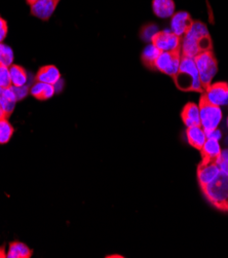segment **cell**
I'll return each instance as SVG.
<instances>
[{
  "instance_id": "cell-3",
  "label": "cell",
  "mask_w": 228,
  "mask_h": 258,
  "mask_svg": "<svg viewBox=\"0 0 228 258\" xmlns=\"http://www.w3.org/2000/svg\"><path fill=\"white\" fill-rule=\"evenodd\" d=\"M209 36V31L205 24L192 22L189 30L181 40V56L194 58L200 53L199 41L201 38Z\"/></svg>"
},
{
  "instance_id": "cell-18",
  "label": "cell",
  "mask_w": 228,
  "mask_h": 258,
  "mask_svg": "<svg viewBox=\"0 0 228 258\" xmlns=\"http://www.w3.org/2000/svg\"><path fill=\"white\" fill-rule=\"evenodd\" d=\"M55 92V86L41 82H36L30 89V94L37 100H47L52 98Z\"/></svg>"
},
{
  "instance_id": "cell-11",
  "label": "cell",
  "mask_w": 228,
  "mask_h": 258,
  "mask_svg": "<svg viewBox=\"0 0 228 258\" xmlns=\"http://www.w3.org/2000/svg\"><path fill=\"white\" fill-rule=\"evenodd\" d=\"M60 0H37L31 6V14L36 18L46 21L52 17Z\"/></svg>"
},
{
  "instance_id": "cell-14",
  "label": "cell",
  "mask_w": 228,
  "mask_h": 258,
  "mask_svg": "<svg viewBox=\"0 0 228 258\" xmlns=\"http://www.w3.org/2000/svg\"><path fill=\"white\" fill-rule=\"evenodd\" d=\"M186 136H187L188 143L192 147L198 150L202 148V146H204V144L208 139L207 133L205 132L204 128L201 127V125L188 126L186 131Z\"/></svg>"
},
{
  "instance_id": "cell-1",
  "label": "cell",
  "mask_w": 228,
  "mask_h": 258,
  "mask_svg": "<svg viewBox=\"0 0 228 258\" xmlns=\"http://www.w3.org/2000/svg\"><path fill=\"white\" fill-rule=\"evenodd\" d=\"M176 86L182 91L204 92L194 58L181 56L179 71L174 77Z\"/></svg>"
},
{
  "instance_id": "cell-33",
  "label": "cell",
  "mask_w": 228,
  "mask_h": 258,
  "mask_svg": "<svg viewBox=\"0 0 228 258\" xmlns=\"http://www.w3.org/2000/svg\"><path fill=\"white\" fill-rule=\"evenodd\" d=\"M107 257H118V258H121L123 256H121V255H110V256H107Z\"/></svg>"
},
{
  "instance_id": "cell-21",
  "label": "cell",
  "mask_w": 228,
  "mask_h": 258,
  "mask_svg": "<svg viewBox=\"0 0 228 258\" xmlns=\"http://www.w3.org/2000/svg\"><path fill=\"white\" fill-rule=\"evenodd\" d=\"M161 54V50L154 44H148L142 54V62L148 68H156V62Z\"/></svg>"
},
{
  "instance_id": "cell-30",
  "label": "cell",
  "mask_w": 228,
  "mask_h": 258,
  "mask_svg": "<svg viewBox=\"0 0 228 258\" xmlns=\"http://www.w3.org/2000/svg\"><path fill=\"white\" fill-rule=\"evenodd\" d=\"M4 118H8V116H7V113H6V111H5V109L2 105V103H0V120L4 119Z\"/></svg>"
},
{
  "instance_id": "cell-32",
  "label": "cell",
  "mask_w": 228,
  "mask_h": 258,
  "mask_svg": "<svg viewBox=\"0 0 228 258\" xmlns=\"http://www.w3.org/2000/svg\"><path fill=\"white\" fill-rule=\"evenodd\" d=\"M26 2H27L30 6H32V5H34V4L37 2V0H26Z\"/></svg>"
},
{
  "instance_id": "cell-27",
  "label": "cell",
  "mask_w": 228,
  "mask_h": 258,
  "mask_svg": "<svg viewBox=\"0 0 228 258\" xmlns=\"http://www.w3.org/2000/svg\"><path fill=\"white\" fill-rule=\"evenodd\" d=\"M9 32V27H8V23L5 19L0 17V42H3L6 37L8 36Z\"/></svg>"
},
{
  "instance_id": "cell-23",
  "label": "cell",
  "mask_w": 228,
  "mask_h": 258,
  "mask_svg": "<svg viewBox=\"0 0 228 258\" xmlns=\"http://www.w3.org/2000/svg\"><path fill=\"white\" fill-rule=\"evenodd\" d=\"M14 62V51L11 46L0 42V64L5 66H12Z\"/></svg>"
},
{
  "instance_id": "cell-15",
  "label": "cell",
  "mask_w": 228,
  "mask_h": 258,
  "mask_svg": "<svg viewBox=\"0 0 228 258\" xmlns=\"http://www.w3.org/2000/svg\"><path fill=\"white\" fill-rule=\"evenodd\" d=\"M17 101H18V98L13 90V87L8 89L0 88V103H2L8 118L13 113L17 104Z\"/></svg>"
},
{
  "instance_id": "cell-4",
  "label": "cell",
  "mask_w": 228,
  "mask_h": 258,
  "mask_svg": "<svg viewBox=\"0 0 228 258\" xmlns=\"http://www.w3.org/2000/svg\"><path fill=\"white\" fill-rule=\"evenodd\" d=\"M194 62L198 70L202 89H204L205 92V90L211 85L212 80L216 75L218 69L217 61L211 50H206L200 51L198 55H196L194 57Z\"/></svg>"
},
{
  "instance_id": "cell-19",
  "label": "cell",
  "mask_w": 228,
  "mask_h": 258,
  "mask_svg": "<svg viewBox=\"0 0 228 258\" xmlns=\"http://www.w3.org/2000/svg\"><path fill=\"white\" fill-rule=\"evenodd\" d=\"M33 251L22 242H12L9 245L8 258H30Z\"/></svg>"
},
{
  "instance_id": "cell-20",
  "label": "cell",
  "mask_w": 228,
  "mask_h": 258,
  "mask_svg": "<svg viewBox=\"0 0 228 258\" xmlns=\"http://www.w3.org/2000/svg\"><path fill=\"white\" fill-rule=\"evenodd\" d=\"M10 74H11V82L12 86L16 88L25 87L28 82V75L26 70L19 65L10 66Z\"/></svg>"
},
{
  "instance_id": "cell-24",
  "label": "cell",
  "mask_w": 228,
  "mask_h": 258,
  "mask_svg": "<svg viewBox=\"0 0 228 258\" xmlns=\"http://www.w3.org/2000/svg\"><path fill=\"white\" fill-rule=\"evenodd\" d=\"M12 87L10 67L0 64V88L8 89Z\"/></svg>"
},
{
  "instance_id": "cell-29",
  "label": "cell",
  "mask_w": 228,
  "mask_h": 258,
  "mask_svg": "<svg viewBox=\"0 0 228 258\" xmlns=\"http://www.w3.org/2000/svg\"><path fill=\"white\" fill-rule=\"evenodd\" d=\"M207 137H208L209 139L219 140V139L221 138V132L218 131L217 128H216V130H214V131H212V132H210V133H207Z\"/></svg>"
},
{
  "instance_id": "cell-28",
  "label": "cell",
  "mask_w": 228,
  "mask_h": 258,
  "mask_svg": "<svg viewBox=\"0 0 228 258\" xmlns=\"http://www.w3.org/2000/svg\"><path fill=\"white\" fill-rule=\"evenodd\" d=\"M12 87H13V86H12ZM13 90H14V92H15L17 98H18V101L21 100V99H23L24 97H26V95H27V89L24 88V87H21V88L13 87Z\"/></svg>"
},
{
  "instance_id": "cell-22",
  "label": "cell",
  "mask_w": 228,
  "mask_h": 258,
  "mask_svg": "<svg viewBox=\"0 0 228 258\" xmlns=\"http://www.w3.org/2000/svg\"><path fill=\"white\" fill-rule=\"evenodd\" d=\"M15 128L9 121V118L0 120V144H7L12 139Z\"/></svg>"
},
{
  "instance_id": "cell-8",
  "label": "cell",
  "mask_w": 228,
  "mask_h": 258,
  "mask_svg": "<svg viewBox=\"0 0 228 258\" xmlns=\"http://www.w3.org/2000/svg\"><path fill=\"white\" fill-rule=\"evenodd\" d=\"M204 96L210 103L219 107L228 105V85L226 83L210 85L205 90Z\"/></svg>"
},
{
  "instance_id": "cell-25",
  "label": "cell",
  "mask_w": 228,
  "mask_h": 258,
  "mask_svg": "<svg viewBox=\"0 0 228 258\" xmlns=\"http://www.w3.org/2000/svg\"><path fill=\"white\" fill-rule=\"evenodd\" d=\"M159 32V29L157 27V25L154 24H149L141 30V37L143 40L147 42H151L156 34Z\"/></svg>"
},
{
  "instance_id": "cell-16",
  "label": "cell",
  "mask_w": 228,
  "mask_h": 258,
  "mask_svg": "<svg viewBox=\"0 0 228 258\" xmlns=\"http://www.w3.org/2000/svg\"><path fill=\"white\" fill-rule=\"evenodd\" d=\"M152 10L159 18H171L175 14V4L173 0H154Z\"/></svg>"
},
{
  "instance_id": "cell-10",
  "label": "cell",
  "mask_w": 228,
  "mask_h": 258,
  "mask_svg": "<svg viewBox=\"0 0 228 258\" xmlns=\"http://www.w3.org/2000/svg\"><path fill=\"white\" fill-rule=\"evenodd\" d=\"M192 24L191 18L186 12H179L172 16L171 21V31L178 35L179 37H183L187 31L189 30Z\"/></svg>"
},
{
  "instance_id": "cell-17",
  "label": "cell",
  "mask_w": 228,
  "mask_h": 258,
  "mask_svg": "<svg viewBox=\"0 0 228 258\" xmlns=\"http://www.w3.org/2000/svg\"><path fill=\"white\" fill-rule=\"evenodd\" d=\"M182 120L188 126L200 125V116H199V107L194 103H188L185 105L182 113Z\"/></svg>"
},
{
  "instance_id": "cell-9",
  "label": "cell",
  "mask_w": 228,
  "mask_h": 258,
  "mask_svg": "<svg viewBox=\"0 0 228 258\" xmlns=\"http://www.w3.org/2000/svg\"><path fill=\"white\" fill-rule=\"evenodd\" d=\"M220 172L217 162L201 161L197 167V179L200 187L211 183Z\"/></svg>"
},
{
  "instance_id": "cell-6",
  "label": "cell",
  "mask_w": 228,
  "mask_h": 258,
  "mask_svg": "<svg viewBox=\"0 0 228 258\" xmlns=\"http://www.w3.org/2000/svg\"><path fill=\"white\" fill-rule=\"evenodd\" d=\"M180 62V51H161L156 62V69L172 76L174 79L179 71Z\"/></svg>"
},
{
  "instance_id": "cell-34",
  "label": "cell",
  "mask_w": 228,
  "mask_h": 258,
  "mask_svg": "<svg viewBox=\"0 0 228 258\" xmlns=\"http://www.w3.org/2000/svg\"><path fill=\"white\" fill-rule=\"evenodd\" d=\"M227 125H228V118H227Z\"/></svg>"
},
{
  "instance_id": "cell-26",
  "label": "cell",
  "mask_w": 228,
  "mask_h": 258,
  "mask_svg": "<svg viewBox=\"0 0 228 258\" xmlns=\"http://www.w3.org/2000/svg\"><path fill=\"white\" fill-rule=\"evenodd\" d=\"M217 164L220 170L228 175V149L221 152V157L217 161Z\"/></svg>"
},
{
  "instance_id": "cell-5",
  "label": "cell",
  "mask_w": 228,
  "mask_h": 258,
  "mask_svg": "<svg viewBox=\"0 0 228 258\" xmlns=\"http://www.w3.org/2000/svg\"><path fill=\"white\" fill-rule=\"evenodd\" d=\"M200 125L206 133H210L218 127L222 120V110L219 106L212 104L202 95L199 101Z\"/></svg>"
},
{
  "instance_id": "cell-7",
  "label": "cell",
  "mask_w": 228,
  "mask_h": 258,
  "mask_svg": "<svg viewBox=\"0 0 228 258\" xmlns=\"http://www.w3.org/2000/svg\"><path fill=\"white\" fill-rule=\"evenodd\" d=\"M182 37H179L170 30L158 32L152 39L154 43L161 51H180Z\"/></svg>"
},
{
  "instance_id": "cell-31",
  "label": "cell",
  "mask_w": 228,
  "mask_h": 258,
  "mask_svg": "<svg viewBox=\"0 0 228 258\" xmlns=\"http://www.w3.org/2000/svg\"><path fill=\"white\" fill-rule=\"evenodd\" d=\"M0 257H8V252L5 251L4 247H0Z\"/></svg>"
},
{
  "instance_id": "cell-13",
  "label": "cell",
  "mask_w": 228,
  "mask_h": 258,
  "mask_svg": "<svg viewBox=\"0 0 228 258\" xmlns=\"http://www.w3.org/2000/svg\"><path fill=\"white\" fill-rule=\"evenodd\" d=\"M221 147L218 140L207 139L206 143L200 149L201 161L204 162H217L221 157Z\"/></svg>"
},
{
  "instance_id": "cell-12",
  "label": "cell",
  "mask_w": 228,
  "mask_h": 258,
  "mask_svg": "<svg viewBox=\"0 0 228 258\" xmlns=\"http://www.w3.org/2000/svg\"><path fill=\"white\" fill-rule=\"evenodd\" d=\"M60 80L61 73L59 69L54 65H47L41 67L35 76L36 82H41L53 86H56L60 82Z\"/></svg>"
},
{
  "instance_id": "cell-2",
  "label": "cell",
  "mask_w": 228,
  "mask_h": 258,
  "mask_svg": "<svg viewBox=\"0 0 228 258\" xmlns=\"http://www.w3.org/2000/svg\"><path fill=\"white\" fill-rule=\"evenodd\" d=\"M200 188L214 207L228 212V175L226 173L221 171L211 183Z\"/></svg>"
}]
</instances>
